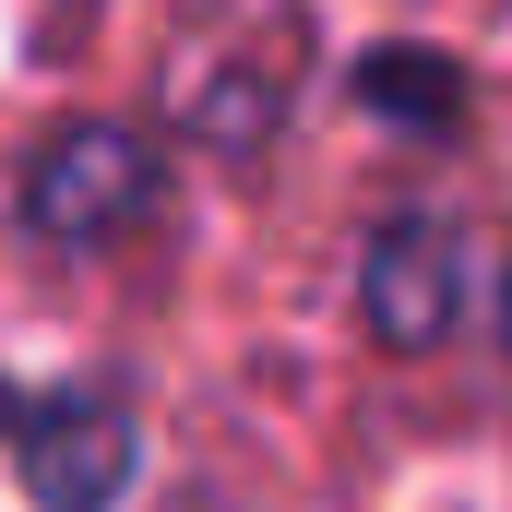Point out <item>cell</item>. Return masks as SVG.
Listing matches in <instances>:
<instances>
[{
  "instance_id": "277c9868",
  "label": "cell",
  "mask_w": 512,
  "mask_h": 512,
  "mask_svg": "<svg viewBox=\"0 0 512 512\" xmlns=\"http://www.w3.org/2000/svg\"><path fill=\"white\" fill-rule=\"evenodd\" d=\"M358 96H370L382 120H405V131H453L465 120V84H453L429 48H382V60L358 72Z\"/></svg>"
},
{
  "instance_id": "5b68a950",
  "label": "cell",
  "mask_w": 512,
  "mask_h": 512,
  "mask_svg": "<svg viewBox=\"0 0 512 512\" xmlns=\"http://www.w3.org/2000/svg\"><path fill=\"white\" fill-rule=\"evenodd\" d=\"M274 108H286V96H274V84H262V72H227V84H215V96H203V131H215V143H251V131L274 120Z\"/></svg>"
},
{
  "instance_id": "3957f363",
  "label": "cell",
  "mask_w": 512,
  "mask_h": 512,
  "mask_svg": "<svg viewBox=\"0 0 512 512\" xmlns=\"http://www.w3.org/2000/svg\"><path fill=\"white\" fill-rule=\"evenodd\" d=\"M12 441H24V477H36L48 512H96V501H120V477H131V417L108 393H48V405H24Z\"/></svg>"
},
{
  "instance_id": "6da1fadb",
  "label": "cell",
  "mask_w": 512,
  "mask_h": 512,
  "mask_svg": "<svg viewBox=\"0 0 512 512\" xmlns=\"http://www.w3.org/2000/svg\"><path fill=\"white\" fill-rule=\"evenodd\" d=\"M155 191H167V155H155L131 120H72V131H48L36 167H24V227L60 239V251H84V239L143 227Z\"/></svg>"
},
{
  "instance_id": "7a4b0ae2",
  "label": "cell",
  "mask_w": 512,
  "mask_h": 512,
  "mask_svg": "<svg viewBox=\"0 0 512 512\" xmlns=\"http://www.w3.org/2000/svg\"><path fill=\"white\" fill-rule=\"evenodd\" d=\"M358 298H370V334H393V346H441L453 310H465V239H453L441 215H393V227H370Z\"/></svg>"
}]
</instances>
